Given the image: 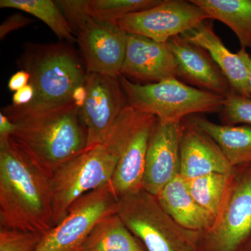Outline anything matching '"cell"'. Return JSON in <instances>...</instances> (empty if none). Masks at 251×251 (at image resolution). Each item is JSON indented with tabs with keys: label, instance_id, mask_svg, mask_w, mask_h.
Segmentation results:
<instances>
[{
	"label": "cell",
	"instance_id": "2",
	"mask_svg": "<svg viewBox=\"0 0 251 251\" xmlns=\"http://www.w3.org/2000/svg\"><path fill=\"white\" fill-rule=\"evenodd\" d=\"M140 114L127 105L101 143L86 149L54 172L50 179L54 226L77 198L111 181Z\"/></svg>",
	"mask_w": 251,
	"mask_h": 251
},
{
	"label": "cell",
	"instance_id": "34",
	"mask_svg": "<svg viewBox=\"0 0 251 251\" xmlns=\"http://www.w3.org/2000/svg\"><path fill=\"white\" fill-rule=\"evenodd\" d=\"M237 251H251V234L244 241V243L239 248Z\"/></svg>",
	"mask_w": 251,
	"mask_h": 251
},
{
	"label": "cell",
	"instance_id": "32",
	"mask_svg": "<svg viewBox=\"0 0 251 251\" xmlns=\"http://www.w3.org/2000/svg\"><path fill=\"white\" fill-rule=\"evenodd\" d=\"M87 97V91L85 85L77 87L73 94V100L77 107L82 109L85 105Z\"/></svg>",
	"mask_w": 251,
	"mask_h": 251
},
{
	"label": "cell",
	"instance_id": "5",
	"mask_svg": "<svg viewBox=\"0 0 251 251\" xmlns=\"http://www.w3.org/2000/svg\"><path fill=\"white\" fill-rule=\"evenodd\" d=\"M127 105L163 122H182L185 117L206 112H220L224 97L195 88L178 78L147 85L120 77Z\"/></svg>",
	"mask_w": 251,
	"mask_h": 251
},
{
	"label": "cell",
	"instance_id": "33",
	"mask_svg": "<svg viewBox=\"0 0 251 251\" xmlns=\"http://www.w3.org/2000/svg\"><path fill=\"white\" fill-rule=\"evenodd\" d=\"M237 53L239 54L241 58L242 59V60L245 63L246 66H247L248 75H249V90H250L251 95V55L248 53L247 49H242V48L238 51Z\"/></svg>",
	"mask_w": 251,
	"mask_h": 251
},
{
	"label": "cell",
	"instance_id": "11",
	"mask_svg": "<svg viewBox=\"0 0 251 251\" xmlns=\"http://www.w3.org/2000/svg\"><path fill=\"white\" fill-rule=\"evenodd\" d=\"M76 36L87 74L120 76L128 34L117 23L91 18Z\"/></svg>",
	"mask_w": 251,
	"mask_h": 251
},
{
	"label": "cell",
	"instance_id": "25",
	"mask_svg": "<svg viewBox=\"0 0 251 251\" xmlns=\"http://www.w3.org/2000/svg\"><path fill=\"white\" fill-rule=\"evenodd\" d=\"M221 119L225 125L251 126V97L236 93L225 99L220 111Z\"/></svg>",
	"mask_w": 251,
	"mask_h": 251
},
{
	"label": "cell",
	"instance_id": "9",
	"mask_svg": "<svg viewBox=\"0 0 251 251\" xmlns=\"http://www.w3.org/2000/svg\"><path fill=\"white\" fill-rule=\"evenodd\" d=\"M209 19L191 0H161L150 9L127 15L117 24L127 34L167 43L171 38L183 35Z\"/></svg>",
	"mask_w": 251,
	"mask_h": 251
},
{
	"label": "cell",
	"instance_id": "18",
	"mask_svg": "<svg viewBox=\"0 0 251 251\" xmlns=\"http://www.w3.org/2000/svg\"><path fill=\"white\" fill-rule=\"evenodd\" d=\"M165 211L184 228L202 232L212 227L216 218L191 196L187 180L179 174L156 196Z\"/></svg>",
	"mask_w": 251,
	"mask_h": 251
},
{
	"label": "cell",
	"instance_id": "19",
	"mask_svg": "<svg viewBox=\"0 0 251 251\" xmlns=\"http://www.w3.org/2000/svg\"><path fill=\"white\" fill-rule=\"evenodd\" d=\"M187 121L215 142L233 168L251 164V126L218 125L198 115Z\"/></svg>",
	"mask_w": 251,
	"mask_h": 251
},
{
	"label": "cell",
	"instance_id": "24",
	"mask_svg": "<svg viewBox=\"0 0 251 251\" xmlns=\"http://www.w3.org/2000/svg\"><path fill=\"white\" fill-rule=\"evenodd\" d=\"M161 0H88L87 12L96 21L117 23L127 15L150 9Z\"/></svg>",
	"mask_w": 251,
	"mask_h": 251
},
{
	"label": "cell",
	"instance_id": "4",
	"mask_svg": "<svg viewBox=\"0 0 251 251\" xmlns=\"http://www.w3.org/2000/svg\"><path fill=\"white\" fill-rule=\"evenodd\" d=\"M23 64L30 75L34 97L25 106L10 105L2 109L1 112L14 122L74 103V91L85 83L87 73L80 59L63 44L32 46L25 54Z\"/></svg>",
	"mask_w": 251,
	"mask_h": 251
},
{
	"label": "cell",
	"instance_id": "21",
	"mask_svg": "<svg viewBox=\"0 0 251 251\" xmlns=\"http://www.w3.org/2000/svg\"><path fill=\"white\" fill-rule=\"evenodd\" d=\"M81 251H148L117 213L96 225Z\"/></svg>",
	"mask_w": 251,
	"mask_h": 251
},
{
	"label": "cell",
	"instance_id": "26",
	"mask_svg": "<svg viewBox=\"0 0 251 251\" xmlns=\"http://www.w3.org/2000/svg\"><path fill=\"white\" fill-rule=\"evenodd\" d=\"M43 234L0 229V251H35Z\"/></svg>",
	"mask_w": 251,
	"mask_h": 251
},
{
	"label": "cell",
	"instance_id": "16",
	"mask_svg": "<svg viewBox=\"0 0 251 251\" xmlns=\"http://www.w3.org/2000/svg\"><path fill=\"white\" fill-rule=\"evenodd\" d=\"M180 155L179 175L186 180L211 173H231L235 168L215 142L187 120L183 125Z\"/></svg>",
	"mask_w": 251,
	"mask_h": 251
},
{
	"label": "cell",
	"instance_id": "3",
	"mask_svg": "<svg viewBox=\"0 0 251 251\" xmlns=\"http://www.w3.org/2000/svg\"><path fill=\"white\" fill-rule=\"evenodd\" d=\"M75 103L14 122L9 138L34 164L52 176L54 172L87 148V133Z\"/></svg>",
	"mask_w": 251,
	"mask_h": 251
},
{
	"label": "cell",
	"instance_id": "7",
	"mask_svg": "<svg viewBox=\"0 0 251 251\" xmlns=\"http://www.w3.org/2000/svg\"><path fill=\"white\" fill-rule=\"evenodd\" d=\"M119 199L110 182L77 198L67 215L43 234L35 251H81L100 220L115 214Z\"/></svg>",
	"mask_w": 251,
	"mask_h": 251
},
{
	"label": "cell",
	"instance_id": "31",
	"mask_svg": "<svg viewBox=\"0 0 251 251\" xmlns=\"http://www.w3.org/2000/svg\"><path fill=\"white\" fill-rule=\"evenodd\" d=\"M18 125L11 121L2 112H0V139L9 138L16 130Z\"/></svg>",
	"mask_w": 251,
	"mask_h": 251
},
{
	"label": "cell",
	"instance_id": "15",
	"mask_svg": "<svg viewBox=\"0 0 251 251\" xmlns=\"http://www.w3.org/2000/svg\"><path fill=\"white\" fill-rule=\"evenodd\" d=\"M157 118L141 113L126 143L110 184L118 199L143 190L149 140Z\"/></svg>",
	"mask_w": 251,
	"mask_h": 251
},
{
	"label": "cell",
	"instance_id": "20",
	"mask_svg": "<svg viewBox=\"0 0 251 251\" xmlns=\"http://www.w3.org/2000/svg\"><path fill=\"white\" fill-rule=\"evenodd\" d=\"M237 36L242 49L251 50V0H191Z\"/></svg>",
	"mask_w": 251,
	"mask_h": 251
},
{
	"label": "cell",
	"instance_id": "10",
	"mask_svg": "<svg viewBox=\"0 0 251 251\" xmlns=\"http://www.w3.org/2000/svg\"><path fill=\"white\" fill-rule=\"evenodd\" d=\"M85 85L87 97L80 116L90 149L103 141L127 102L120 77L87 74Z\"/></svg>",
	"mask_w": 251,
	"mask_h": 251
},
{
	"label": "cell",
	"instance_id": "27",
	"mask_svg": "<svg viewBox=\"0 0 251 251\" xmlns=\"http://www.w3.org/2000/svg\"><path fill=\"white\" fill-rule=\"evenodd\" d=\"M56 4L62 11L75 35L91 17L87 12L88 0H57Z\"/></svg>",
	"mask_w": 251,
	"mask_h": 251
},
{
	"label": "cell",
	"instance_id": "23",
	"mask_svg": "<svg viewBox=\"0 0 251 251\" xmlns=\"http://www.w3.org/2000/svg\"><path fill=\"white\" fill-rule=\"evenodd\" d=\"M231 173H211L187 180L191 196L202 208L217 217L234 178Z\"/></svg>",
	"mask_w": 251,
	"mask_h": 251
},
{
	"label": "cell",
	"instance_id": "17",
	"mask_svg": "<svg viewBox=\"0 0 251 251\" xmlns=\"http://www.w3.org/2000/svg\"><path fill=\"white\" fill-rule=\"evenodd\" d=\"M182 36L186 40L207 51L236 93L251 97L245 63L237 52H231L224 45L221 38L214 32L211 23L204 21L196 29Z\"/></svg>",
	"mask_w": 251,
	"mask_h": 251
},
{
	"label": "cell",
	"instance_id": "28",
	"mask_svg": "<svg viewBox=\"0 0 251 251\" xmlns=\"http://www.w3.org/2000/svg\"><path fill=\"white\" fill-rule=\"evenodd\" d=\"M31 22L29 18L24 15L16 14L6 18L0 26V39L2 40L11 31L17 30L20 28L27 25Z\"/></svg>",
	"mask_w": 251,
	"mask_h": 251
},
{
	"label": "cell",
	"instance_id": "12",
	"mask_svg": "<svg viewBox=\"0 0 251 251\" xmlns=\"http://www.w3.org/2000/svg\"><path fill=\"white\" fill-rule=\"evenodd\" d=\"M182 122L157 120L147 151L143 188L158 196L167 184L179 174Z\"/></svg>",
	"mask_w": 251,
	"mask_h": 251
},
{
	"label": "cell",
	"instance_id": "22",
	"mask_svg": "<svg viewBox=\"0 0 251 251\" xmlns=\"http://www.w3.org/2000/svg\"><path fill=\"white\" fill-rule=\"evenodd\" d=\"M0 7L15 9L34 16L49 26L60 40L76 42L77 37L59 9L52 0H1Z\"/></svg>",
	"mask_w": 251,
	"mask_h": 251
},
{
	"label": "cell",
	"instance_id": "30",
	"mask_svg": "<svg viewBox=\"0 0 251 251\" xmlns=\"http://www.w3.org/2000/svg\"><path fill=\"white\" fill-rule=\"evenodd\" d=\"M30 81V75L25 70L19 71L9 79L8 87L12 92H17L27 86Z\"/></svg>",
	"mask_w": 251,
	"mask_h": 251
},
{
	"label": "cell",
	"instance_id": "13",
	"mask_svg": "<svg viewBox=\"0 0 251 251\" xmlns=\"http://www.w3.org/2000/svg\"><path fill=\"white\" fill-rule=\"evenodd\" d=\"M120 76L133 83L147 85L166 79H179V72L167 43L128 34Z\"/></svg>",
	"mask_w": 251,
	"mask_h": 251
},
{
	"label": "cell",
	"instance_id": "8",
	"mask_svg": "<svg viewBox=\"0 0 251 251\" xmlns=\"http://www.w3.org/2000/svg\"><path fill=\"white\" fill-rule=\"evenodd\" d=\"M234 176L212 227L200 232L197 251H237L251 234V164Z\"/></svg>",
	"mask_w": 251,
	"mask_h": 251
},
{
	"label": "cell",
	"instance_id": "6",
	"mask_svg": "<svg viewBox=\"0 0 251 251\" xmlns=\"http://www.w3.org/2000/svg\"><path fill=\"white\" fill-rule=\"evenodd\" d=\"M117 213L148 251H197L200 232L176 224L145 190L119 199Z\"/></svg>",
	"mask_w": 251,
	"mask_h": 251
},
{
	"label": "cell",
	"instance_id": "29",
	"mask_svg": "<svg viewBox=\"0 0 251 251\" xmlns=\"http://www.w3.org/2000/svg\"><path fill=\"white\" fill-rule=\"evenodd\" d=\"M34 97V89L30 83L21 90L15 92L13 95L12 104L14 107H23L32 101Z\"/></svg>",
	"mask_w": 251,
	"mask_h": 251
},
{
	"label": "cell",
	"instance_id": "1",
	"mask_svg": "<svg viewBox=\"0 0 251 251\" xmlns=\"http://www.w3.org/2000/svg\"><path fill=\"white\" fill-rule=\"evenodd\" d=\"M51 177L0 139V229L44 234L54 226Z\"/></svg>",
	"mask_w": 251,
	"mask_h": 251
},
{
	"label": "cell",
	"instance_id": "14",
	"mask_svg": "<svg viewBox=\"0 0 251 251\" xmlns=\"http://www.w3.org/2000/svg\"><path fill=\"white\" fill-rule=\"evenodd\" d=\"M167 44L174 56L180 80L224 98L234 93L228 80L205 50L182 35L171 38Z\"/></svg>",
	"mask_w": 251,
	"mask_h": 251
}]
</instances>
